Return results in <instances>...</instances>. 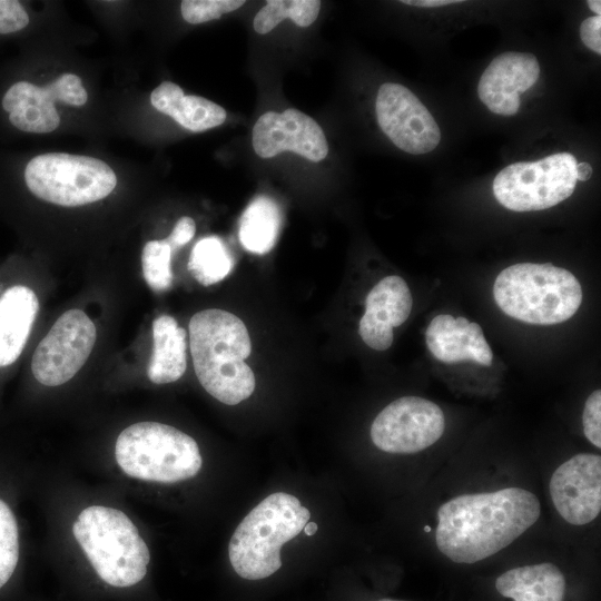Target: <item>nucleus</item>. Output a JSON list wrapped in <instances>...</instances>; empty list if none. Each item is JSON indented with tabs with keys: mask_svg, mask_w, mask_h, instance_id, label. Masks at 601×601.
<instances>
[{
	"mask_svg": "<svg viewBox=\"0 0 601 601\" xmlns=\"http://www.w3.org/2000/svg\"><path fill=\"white\" fill-rule=\"evenodd\" d=\"M412 305L406 282L400 276H386L367 294L364 315L393 328L407 319Z\"/></svg>",
	"mask_w": 601,
	"mask_h": 601,
	"instance_id": "21",
	"label": "nucleus"
},
{
	"mask_svg": "<svg viewBox=\"0 0 601 601\" xmlns=\"http://www.w3.org/2000/svg\"><path fill=\"white\" fill-rule=\"evenodd\" d=\"M580 38L585 47L601 53V17H589L580 26Z\"/></svg>",
	"mask_w": 601,
	"mask_h": 601,
	"instance_id": "32",
	"label": "nucleus"
},
{
	"mask_svg": "<svg viewBox=\"0 0 601 601\" xmlns=\"http://www.w3.org/2000/svg\"><path fill=\"white\" fill-rule=\"evenodd\" d=\"M466 336L472 361L483 366H490L492 364L493 353L483 335L481 326L476 323H470Z\"/></svg>",
	"mask_w": 601,
	"mask_h": 601,
	"instance_id": "31",
	"label": "nucleus"
},
{
	"mask_svg": "<svg viewBox=\"0 0 601 601\" xmlns=\"http://www.w3.org/2000/svg\"><path fill=\"white\" fill-rule=\"evenodd\" d=\"M495 588L513 601H563L565 579L556 565L544 562L505 571Z\"/></svg>",
	"mask_w": 601,
	"mask_h": 601,
	"instance_id": "18",
	"label": "nucleus"
},
{
	"mask_svg": "<svg viewBox=\"0 0 601 601\" xmlns=\"http://www.w3.org/2000/svg\"><path fill=\"white\" fill-rule=\"evenodd\" d=\"M321 1L317 0H268L254 18V29L265 35L284 19H292L299 27L311 26L318 17Z\"/></svg>",
	"mask_w": 601,
	"mask_h": 601,
	"instance_id": "23",
	"label": "nucleus"
},
{
	"mask_svg": "<svg viewBox=\"0 0 601 601\" xmlns=\"http://www.w3.org/2000/svg\"><path fill=\"white\" fill-rule=\"evenodd\" d=\"M18 560V524L8 504L0 500V589L11 578Z\"/></svg>",
	"mask_w": 601,
	"mask_h": 601,
	"instance_id": "25",
	"label": "nucleus"
},
{
	"mask_svg": "<svg viewBox=\"0 0 601 601\" xmlns=\"http://www.w3.org/2000/svg\"><path fill=\"white\" fill-rule=\"evenodd\" d=\"M539 76L540 65L535 56L514 51L501 53L482 73L479 98L496 115H515L520 108V93L530 89Z\"/></svg>",
	"mask_w": 601,
	"mask_h": 601,
	"instance_id": "14",
	"label": "nucleus"
},
{
	"mask_svg": "<svg viewBox=\"0 0 601 601\" xmlns=\"http://www.w3.org/2000/svg\"><path fill=\"white\" fill-rule=\"evenodd\" d=\"M376 118L382 131L401 150L427 154L441 140V130L418 98L400 83H383L375 101Z\"/></svg>",
	"mask_w": 601,
	"mask_h": 601,
	"instance_id": "11",
	"label": "nucleus"
},
{
	"mask_svg": "<svg viewBox=\"0 0 601 601\" xmlns=\"http://www.w3.org/2000/svg\"><path fill=\"white\" fill-rule=\"evenodd\" d=\"M540 515L539 499L525 489L462 494L439 508L435 543L453 562L475 563L505 549Z\"/></svg>",
	"mask_w": 601,
	"mask_h": 601,
	"instance_id": "1",
	"label": "nucleus"
},
{
	"mask_svg": "<svg viewBox=\"0 0 601 601\" xmlns=\"http://www.w3.org/2000/svg\"><path fill=\"white\" fill-rule=\"evenodd\" d=\"M154 348L147 374L155 384H167L179 380L187 367L186 331L169 315L152 322Z\"/></svg>",
	"mask_w": 601,
	"mask_h": 601,
	"instance_id": "19",
	"label": "nucleus"
},
{
	"mask_svg": "<svg viewBox=\"0 0 601 601\" xmlns=\"http://www.w3.org/2000/svg\"><path fill=\"white\" fill-rule=\"evenodd\" d=\"M243 0H185L180 9L183 18L193 24L207 22L220 18L240 8Z\"/></svg>",
	"mask_w": 601,
	"mask_h": 601,
	"instance_id": "26",
	"label": "nucleus"
},
{
	"mask_svg": "<svg viewBox=\"0 0 601 601\" xmlns=\"http://www.w3.org/2000/svg\"><path fill=\"white\" fill-rule=\"evenodd\" d=\"M358 332L364 343L376 351H385L393 343V328L380 324L365 315L359 321Z\"/></svg>",
	"mask_w": 601,
	"mask_h": 601,
	"instance_id": "30",
	"label": "nucleus"
},
{
	"mask_svg": "<svg viewBox=\"0 0 601 601\" xmlns=\"http://www.w3.org/2000/svg\"><path fill=\"white\" fill-rule=\"evenodd\" d=\"M585 437L598 449L601 447V391H593L587 398L582 414Z\"/></svg>",
	"mask_w": 601,
	"mask_h": 601,
	"instance_id": "28",
	"label": "nucleus"
},
{
	"mask_svg": "<svg viewBox=\"0 0 601 601\" xmlns=\"http://www.w3.org/2000/svg\"><path fill=\"white\" fill-rule=\"evenodd\" d=\"M233 267L234 258L226 244L217 236L198 240L188 260V270L204 286L223 280Z\"/></svg>",
	"mask_w": 601,
	"mask_h": 601,
	"instance_id": "22",
	"label": "nucleus"
},
{
	"mask_svg": "<svg viewBox=\"0 0 601 601\" xmlns=\"http://www.w3.org/2000/svg\"><path fill=\"white\" fill-rule=\"evenodd\" d=\"M253 148L262 158L293 151L318 162L328 154V145L321 126L300 110L263 114L253 128Z\"/></svg>",
	"mask_w": 601,
	"mask_h": 601,
	"instance_id": "13",
	"label": "nucleus"
},
{
	"mask_svg": "<svg viewBox=\"0 0 601 601\" xmlns=\"http://www.w3.org/2000/svg\"><path fill=\"white\" fill-rule=\"evenodd\" d=\"M461 1L455 0H404L402 3L410 4V6H416V7H424V8H434V7H442L453 3H459Z\"/></svg>",
	"mask_w": 601,
	"mask_h": 601,
	"instance_id": "34",
	"label": "nucleus"
},
{
	"mask_svg": "<svg viewBox=\"0 0 601 601\" xmlns=\"http://www.w3.org/2000/svg\"><path fill=\"white\" fill-rule=\"evenodd\" d=\"M592 167L588 162H578L575 167L577 180L587 181L592 176Z\"/></svg>",
	"mask_w": 601,
	"mask_h": 601,
	"instance_id": "35",
	"label": "nucleus"
},
{
	"mask_svg": "<svg viewBox=\"0 0 601 601\" xmlns=\"http://www.w3.org/2000/svg\"><path fill=\"white\" fill-rule=\"evenodd\" d=\"M115 457L127 475L164 484L194 477L203 465L198 444L191 436L158 422H139L121 431Z\"/></svg>",
	"mask_w": 601,
	"mask_h": 601,
	"instance_id": "6",
	"label": "nucleus"
},
{
	"mask_svg": "<svg viewBox=\"0 0 601 601\" xmlns=\"http://www.w3.org/2000/svg\"><path fill=\"white\" fill-rule=\"evenodd\" d=\"M378 601H400V600H393V599H387V598H385V599H381V600H378Z\"/></svg>",
	"mask_w": 601,
	"mask_h": 601,
	"instance_id": "38",
	"label": "nucleus"
},
{
	"mask_svg": "<svg viewBox=\"0 0 601 601\" xmlns=\"http://www.w3.org/2000/svg\"><path fill=\"white\" fill-rule=\"evenodd\" d=\"M551 500L561 518L573 525L592 522L601 511V457L579 453L562 463L549 484Z\"/></svg>",
	"mask_w": 601,
	"mask_h": 601,
	"instance_id": "12",
	"label": "nucleus"
},
{
	"mask_svg": "<svg viewBox=\"0 0 601 601\" xmlns=\"http://www.w3.org/2000/svg\"><path fill=\"white\" fill-rule=\"evenodd\" d=\"M30 22L29 14L18 0H0V35H11L24 29Z\"/></svg>",
	"mask_w": 601,
	"mask_h": 601,
	"instance_id": "29",
	"label": "nucleus"
},
{
	"mask_svg": "<svg viewBox=\"0 0 601 601\" xmlns=\"http://www.w3.org/2000/svg\"><path fill=\"white\" fill-rule=\"evenodd\" d=\"M23 180L36 197L65 207H77L107 197L117 185L105 161L63 152L41 154L23 169Z\"/></svg>",
	"mask_w": 601,
	"mask_h": 601,
	"instance_id": "7",
	"label": "nucleus"
},
{
	"mask_svg": "<svg viewBox=\"0 0 601 601\" xmlns=\"http://www.w3.org/2000/svg\"><path fill=\"white\" fill-rule=\"evenodd\" d=\"M309 511L288 493L260 501L237 525L228 544L229 562L243 579L260 580L282 566L280 549L304 529Z\"/></svg>",
	"mask_w": 601,
	"mask_h": 601,
	"instance_id": "3",
	"label": "nucleus"
},
{
	"mask_svg": "<svg viewBox=\"0 0 601 601\" xmlns=\"http://www.w3.org/2000/svg\"><path fill=\"white\" fill-rule=\"evenodd\" d=\"M189 342L201 386L226 405H236L255 390V375L245 363L252 342L244 322L219 308H208L189 321Z\"/></svg>",
	"mask_w": 601,
	"mask_h": 601,
	"instance_id": "2",
	"label": "nucleus"
},
{
	"mask_svg": "<svg viewBox=\"0 0 601 601\" xmlns=\"http://www.w3.org/2000/svg\"><path fill=\"white\" fill-rule=\"evenodd\" d=\"M150 101L158 111L194 132L220 126L226 120L223 107L204 97L185 95L178 85L170 81H164L154 89Z\"/></svg>",
	"mask_w": 601,
	"mask_h": 601,
	"instance_id": "17",
	"label": "nucleus"
},
{
	"mask_svg": "<svg viewBox=\"0 0 601 601\" xmlns=\"http://www.w3.org/2000/svg\"><path fill=\"white\" fill-rule=\"evenodd\" d=\"M497 306L510 317L535 325L568 321L582 303V288L569 270L552 264L520 263L499 273Z\"/></svg>",
	"mask_w": 601,
	"mask_h": 601,
	"instance_id": "4",
	"label": "nucleus"
},
{
	"mask_svg": "<svg viewBox=\"0 0 601 601\" xmlns=\"http://www.w3.org/2000/svg\"><path fill=\"white\" fill-rule=\"evenodd\" d=\"M588 6L590 10L595 13V16L601 17V1L600 0H589Z\"/></svg>",
	"mask_w": 601,
	"mask_h": 601,
	"instance_id": "36",
	"label": "nucleus"
},
{
	"mask_svg": "<svg viewBox=\"0 0 601 601\" xmlns=\"http://www.w3.org/2000/svg\"><path fill=\"white\" fill-rule=\"evenodd\" d=\"M444 428L440 406L423 397L404 396L377 414L371 426V439L384 452L412 454L437 442Z\"/></svg>",
	"mask_w": 601,
	"mask_h": 601,
	"instance_id": "10",
	"label": "nucleus"
},
{
	"mask_svg": "<svg viewBox=\"0 0 601 601\" xmlns=\"http://www.w3.org/2000/svg\"><path fill=\"white\" fill-rule=\"evenodd\" d=\"M317 529H318V526H317V524H316L315 522H309V521H308V522L305 524V526H304L303 530H304V532H305L306 535H309V536H311V535H314V534L317 532Z\"/></svg>",
	"mask_w": 601,
	"mask_h": 601,
	"instance_id": "37",
	"label": "nucleus"
},
{
	"mask_svg": "<svg viewBox=\"0 0 601 601\" xmlns=\"http://www.w3.org/2000/svg\"><path fill=\"white\" fill-rule=\"evenodd\" d=\"M39 311L35 292L23 285L0 296V367L14 363L22 353Z\"/></svg>",
	"mask_w": 601,
	"mask_h": 601,
	"instance_id": "16",
	"label": "nucleus"
},
{
	"mask_svg": "<svg viewBox=\"0 0 601 601\" xmlns=\"http://www.w3.org/2000/svg\"><path fill=\"white\" fill-rule=\"evenodd\" d=\"M282 224L283 215L277 203L268 196H257L239 219V242L250 253L266 254L274 248Z\"/></svg>",
	"mask_w": 601,
	"mask_h": 601,
	"instance_id": "20",
	"label": "nucleus"
},
{
	"mask_svg": "<svg viewBox=\"0 0 601 601\" xmlns=\"http://www.w3.org/2000/svg\"><path fill=\"white\" fill-rule=\"evenodd\" d=\"M1 107L16 129L29 134H47L60 124L55 100L46 86L27 80L10 85L3 92Z\"/></svg>",
	"mask_w": 601,
	"mask_h": 601,
	"instance_id": "15",
	"label": "nucleus"
},
{
	"mask_svg": "<svg viewBox=\"0 0 601 601\" xmlns=\"http://www.w3.org/2000/svg\"><path fill=\"white\" fill-rule=\"evenodd\" d=\"M577 164L570 152L511 164L495 176L493 194L502 206L513 211L553 207L573 194Z\"/></svg>",
	"mask_w": 601,
	"mask_h": 601,
	"instance_id": "8",
	"label": "nucleus"
},
{
	"mask_svg": "<svg viewBox=\"0 0 601 601\" xmlns=\"http://www.w3.org/2000/svg\"><path fill=\"white\" fill-rule=\"evenodd\" d=\"M72 532L99 578L116 588L131 587L147 573L148 546L131 520L102 505L80 512Z\"/></svg>",
	"mask_w": 601,
	"mask_h": 601,
	"instance_id": "5",
	"label": "nucleus"
},
{
	"mask_svg": "<svg viewBox=\"0 0 601 601\" xmlns=\"http://www.w3.org/2000/svg\"><path fill=\"white\" fill-rule=\"evenodd\" d=\"M96 333L93 322L83 311L65 312L33 353L31 371L35 378L46 386H59L71 380L88 359Z\"/></svg>",
	"mask_w": 601,
	"mask_h": 601,
	"instance_id": "9",
	"label": "nucleus"
},
{
	"mask_svg": "<svg viewBox=\"0 0 601 601\" xmlns=\"http://www.w3.org/2000/svg\"><path fill=\"white\" fill-rule=\"evenodd\" d=\"M171 248L166 239L148 242L141 253L142 274L148 286L157 292L173 284Z\"/></svg>",
	"mask_w": 601,
	"mask_h": 601,
	"instance_id": "24",
	"label": "nucleus"
},
{
	"mask_svg": "<svg viewBox=\"0 0 601 601\" xmlns=\"http://www.w3.org/2000/svg\"><path fill=\"white\" fill-rule=\"evenodd\" d=\"M425 531H427V532H428V531H431V528H428V526H425Z\"/></svg>",
	"mask_w": 601,
	"mask_h": 601,
	"instance_id": "39",
	"label": "nucleus"
},
{
	"mask_svg": "<svg viewBox=\"0 0 601 601\" xmlns=\"http://www.w3.org/2000/svg\"><path fill=\"white\" fill-rule=\"evenodd\" d=\"M196 225L193 218L181 217L175 225L170 235L166 238L171 252L186 245L195 235Z\"/></svg>",
	"mask_w": 601,
	"mask_h": 601,
	"instance_id": "33",
	"label": "nucleus"
},
{
	"mask_svg": "<svg viewBox=\"0 0 601 601\" xmlns=\"http://www.w3.org/2000/svg\"><path fill=\"white\" fill-rule=\"evenodd\" d=\"M53 100L72 106H82L88 99L81 79L73 73H63L52 82L46 85Z\"/></svg>",
	"mask_w": 601,
	"mask_h": 601,
	"instance_id": "27",
	"label": "nucleus"
}]
</instances>
